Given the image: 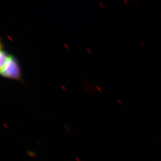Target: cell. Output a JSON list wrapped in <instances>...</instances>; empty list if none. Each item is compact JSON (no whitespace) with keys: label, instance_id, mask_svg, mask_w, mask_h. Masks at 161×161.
<instances>
[{"label":"cell","instance_id":"3","mask_svg":"<svg viewBox=\"0 0 161 161\" xmlns=\"http://www.w3.org/2000/svg\"><path fill=\"white\" fill-rule=\"evenodd\" d=\"M26 153H27L28 155H29L30 157H31L32 158H35L36 156V153L34 152H33V151H32V150H28L26 152Z\"/></svg>","mask_w":161,"mask_h":161},{"label":"cell","instance_id":"2","mask_svg":"<svg viewBox=\"0 0 161 161\" xmlns=\"http://www.w3.org/2000/svg\"><path fill=\"white\" fill-rule=\"evenodd\" d=\"M9 55L4 49L0 50V71L6 64Z\"/></svg>","mask_w":161,"mask_h":161},{"label":"cell","instance_id":"4","mask_svg":"<svg viewBox=\"0 0 161 161\" xmlns=\"http://www.w3.org/2000/svg\"><path fill=\"white\" fill-rule=\"evenodd\" d=\"M4 48V46H3V43L2 42V39L0 38V50L3 49Z\"/></svg>","mask_w":161,"mask_h":161},{"label":"cell","instance_id":"1","mask_svg":"<svg viewBox=\"0 0 161 161\" xmlns=\"http://www.w3.org/2000/svg\"><path fill=\"white\" fill-rule=\"evenodd\" d=\"M0 75L7 79L22 80L21 68L17 58L13 55H9L6 64L0 71Z\"/></svg>","mask_w":161,"mask_h":161}]
</instances>
